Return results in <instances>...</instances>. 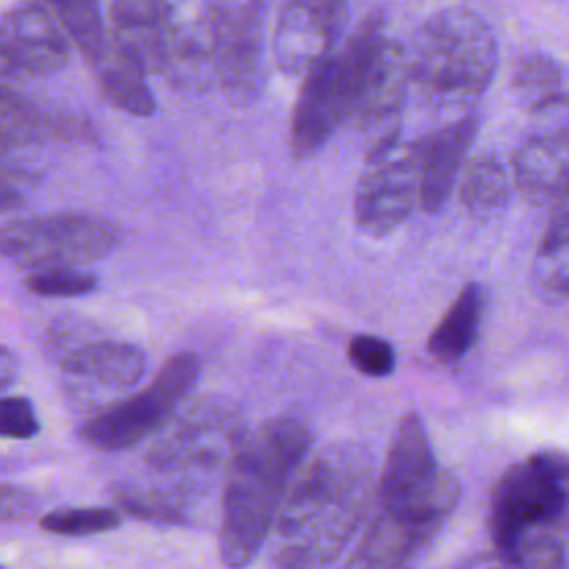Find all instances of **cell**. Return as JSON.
<instances>
[{
  "label": "cell",
  "instance_id": "1",
  "mask_svg": "<svg viewBox=\"0 0 569 569\" xmlns=\"http://www.w3.org/2000/svg\"><path fill=\"white\" fill-rule=\"evenodd\" d=\"M378 482L371 453L351 442L329 445L291 480L267 549L271 569H329L371 511Z\"/></svg>",
  "mask_w": 569,
  "mask_h": 569
},
{
  "label": "cell",
  "instance_id": "2",
  "mask_svg": "<svg viewBox=\"0 0 569 569\" xmlns=\"http://www.w3.org/2000/svg\"><path fill=\"white\" fill-rule=\"evenodd\" d=\"M311 431L296 418H269L240 438L229 465L218 536L220 560L247 567L267 545L280 502L307 460Z\"/></svg>",
  "mask_w": 569,
  "mask_h": 569
},
{
  "label": "cell",
  "instance_id": "3",
  "mask_svg": "<svg viewBox=\"0 0 569 569\" xmlns=\"http://www.w3.org/2000/svg\"><path fill=\"white\" fill-rule=\"evenodd\" d=\"M407 51L409 80L433 109H465L493 80L498 47L480 16L462 7L440 9L418 24Z\"/></svg>",
  "mask_w": 569,
  "mask_h": 569
},
{
  "label": "cell",
  "instance_id": "4",
  "mask_svg": "<svg viewBox=\"0 0 569 569\" xmlns=\"http://www.w3.org/2000/svg\"><path fill=\"white\" fill-rule=\"evenodd\" d=\"M336 53L345 80V124L367 138V149L400 138V113L411 84L405 47L369 16Z\"/></svg>",
  "mask_w": 569,
  "mask_h": 569
},
{
  "label": "cell",
  "instance_id": "5",
  "mask_svg": "<svg viewBox=\"0 0 569 569\" xmlns=\"http://www.w3.org/2000/svg\"><path fill=\"white\" fill-rule=\"evenodd\" d=\"M458 496L460 487L438 465L420 416H402L378 478V509L402 520L440 527L453 511Z\"/></svg>",
  "mask_w": 569,
  "mask_h": 569
},
{
  "label": "cell",
  "instance_id": "6",
  "mask_svg": "<svg viewBox=\"0 0 569 569\" xmlns=\"http://www.w3.org/2000/svg\"><path fill=\"white\" fill-rule=\"evenodd\" d=\"M122 240V231L107 218L91 213H42L18 218L0 227V256L36 271L49 267H80L102 260Z\"/></svg>",
  "mask_w": 569,
  "mask_h": 569
},
{
  "label": "cell",
  "instance_id": "7",
  "mask_svg": "<svg viewBox=\"0 0 569 569\" xmlns=\"http://www.w3.org/2000/svg\"><path fill=\"white\" fill-rule=\"evenodd\" d=\"M200 367V358L191 351L171 356L144 389L87 420L82 440L100 451H120L160 431L198 382Z\"/></svg>",
  "mask_w": 569,
  "mask_h": 569
},
{
  "label": "cell",
  "instance_id": "8",
  "mask_svg": "<svg viewBox=\"0 0 569 569\" xmlns=\"http://www.w3.org/2000/svg\"><path fill=\"white\" fill-rule=\"evenodd\" d=\"M569 498V458L560 453H538L518 462L498 480L489 529L502 558H516L522 533L531 525L553 520Z\"/></svg>",
  "mask_w": 569,
  "mask_h": 569
},
{
  "label": "cell",
  "instance_id": "9",
  "mask_svg": "<svg viewBox=\"0 0 569 569\" xmlns=\"http://www.w3.org/2000/svg\"><path fill=\"white\" fill-rule=\"evenodd\" d=\"M420 207L416 140L400 138L367 149L353 193L356 227L371 238L393 233Z\"/></svg>",
  "mask_w": 569,
  "mask_h": 569
},
{
  "label": "cell",
  "instance_id": "10",
  "mask_svg": "<svg viewBox=\"0 0 569 569\" xmlns=\"http://www.w3.org/2000/svg\"><path fill=\"white\" fill-rule=\"evenodd\" d=\"M224 11L222 0H162L164 73L182 91H202L216 80L213 60Z\"/></svg>",
  "mask_w": 569,
  "mask_h": 569
},
{
  "label": "cell",
  "instance_id": "11",
  "mask_svg": "<svg viewBox=\"0 0 569 569\" xmlns=\"http://www.w3.org/2000/svg\"><path fill=\"white\" fill-rule=\"evenodd\" d=\"M345 20V0H284L271 38L276 67L289 78L307 76L336 51Z\"/></svg>",
  "mask_w": 569,
  "mask_h": 569
},
{
  "label": "cell",
  "instance_id": "12",
  "mask_svg": "<svg viewBox=\"0 0 569 569\" xmlns=\"http://www.w3.org/2000/svg\"><path fill=\"white\" fill-rule=\"evenodd\" d=\"M216 82L236 107L256 102L264 84V0L227 7L213 60Z\"/></svg>",
  "mask_w": 569,
  "mask_h": 569
},
{
  "label": "cell",
  "instance_id": "13",
  "mask_svg": "<svg viewBox=\"0 0 569 569\" xmlns=\"http://www.w3.org/2000/svg\"><path fill=\"white\" fill-rule=\"evenodd\" d=\"M47 347L64 371L113 389L138 385L147 371V356L140 347L89 336L80 327H69L64 322L51 327Z\"/></svg>",
  "mask_w": 569,
  "mask_h": 569
},
{
  "label": "cell",
  "instance_id": "14",
  "mask_svg": "<svg viewBox=\"0 0 569 569\" xmlns=\"http://www.w3.org/2000/svg\"><path fill=\"white\" fill-rule=\"evenodd\" d=\"M173 425L158 442L149 460L160 469L207 467L227 456L231 460L244 431L236 427V416L218 405H191L187 413L173 416Z\"/></svg>",
  "mask_w": 569,
  "mask_h": 569
},
{
  "label": "cell",
  "instance_id": "15",
  "mask_svg": "<svg viewBox=\"0 0 569 569\" xmlns=\"http://www.w3.org/2000/svg\"><path fill=\"white\" fill-rule=\"evenodd\" d=\"M345 80L338 53L316 64L302 80L291 113V151L296 158L316 156L333 131L345 124Z\"/></svg>",
  "mask_w": 569,
  "mask_h": 569
},
{
  "label": "cell",
  "instance_id": "16",
  "mask_svg": "<svg viewBox=\"0 0 569 569\" xmlns=\"http://www.w3.org/2000/svg\"><path fill=\"white\" fill-rule=\"evenodd\" d=\"M0 51L33 78L67 64L69 40L51 11L40 0H31L0 13Z\"/></svg>",
  "mask_w": 569,
  "mask_h": 569
},
{
  "label": "cell",
  "instance_id": "17",
  "mask_svg": "<svg viewBox=\"0 0 569 569\" xmlns=\"http://www.w3.org/2000/svg\"><path fill=\"white\" fill-rule=\"evenodd\" d=\"M476 131H478V120L469 113L416 140L422 211L438 213L442 204L449 200L467 164L465 158H467V151L471 149Z\"/></svg>",
  "mask_w": 569,
  "mask_h": 569
},
{
  "label": "cell",
  "instance_id": "18",
  "mask_svg": "<svg viewBox=\"0 0 569 569\" xmlns=\"http://www.w3.org/2000/svg\"><path fill=\"white\" fill-rule=\"evenodd\" d=\"M513 187L536 207H558L569 193V124L527 138L513 153Z\"/></svg>",
  "mask_w": 569,
  "mask_h": 569
},
{
  "label": "cell",
  "instance_id": "19",
  "mask_svg": "<svg viewBox=\"0 0 569 569\" xmlns=\"http://www.w3.org/2000/svg\"><path fill=\"white\" fill-rule=\"evenodd\" d=\"M438 529V525L411 522L376 509L340 569H402Z\"/></svg>",
  "mask_w": 569,
  "mask_h": 569
},
{
  "label": "cell",
  "instance_id": "20",
  "mask_svg": "<svg viewBox=\"0 0 569 569\" xmlns=\"http://www.w3.org/2000/svg\"><path fill=\"white\" fill-rule=\"evenodd\" d=\"M107 31L147 73H164L167 38L162 0H109Z\"/></svg>",
  "mask_w": 569,
  "mask_h": 569
},
{
  "label": "cell",
  "instance_id": "21",
  "mask_svg": "<svg viewBox=\"0 0 569 569\" xmlns=\"http://www.w3.org/2000/svg\"><path fill=\"white\" fill-rule=\"evenodd\" d=\"M91 67L96 71L98 89L111 107L140 118H147L156 111V100L147 84L149 73L111 38L100 60Z\"/></svg>",
  "mask_w": 569,
  "mask_h": 569
},
{
  "label": "cell",
  "instance_id": "22",
  "mask_svg": "<svg viewBox=\"0 0 569 569\" xmlns=\"http://www.w3.org/2000/svg\"><path fill=\"white\" fill-rule=\"evenodd\" d=\"M511 191L513 176L493 153L471 158L458 180L462 209L476 220H489L502 213L511 200Z\"/></svg>",
  "mask_w": 569,
  "mask_h": 569
},
{
  "label": "cell",
  "instance_id": "23",
  "mask_svg": "<svg viewBox=\"0 0 569 569\" xmlns=\"http://www.w3.org/2000/svg\"><path fill=\"white\" fill-rule=\"evenodd\" d=\"M531 287L547 302L569 300V209H556L531 260Z\"/></svg>",
  "mask_w": 569,
  "mask_h": 569
},
{
  "label": "cell",
  "instance_id": "24",
  "mask_svg": "<svg viewBox=\"0 0 569 569\" xmlns=\"http://www.w3.org/2000/svg\"><path fill=\"white\" fill-rule=\"evenodd\" d=\"M482 316V289L476 282L465 284L440 322L433 327L427 349L438 362H456L476 342Z\"/></svg>",
  "mask_w": 569,
  "mask_h": 569
},
{
  "label": "cell",
  "instance_id": "25",
  "mask_svg": "<svg viewBox=\"0 0 569 569\" xmlns=\"http://www.w3.org/2000/svg\"><path fill=\"white\" fill-rule=\"evenodd\" d=\"M64 133H71L67 120L47 113L16 89L0 91V153H11L47 138H62Z\"/></svg>",
  "mask_w": 569,
  "mask_h": 569
},
{
  "label": "cell",
  "instance_id": "26",
  "mask_svg": "<svg viewBox=\"0 0 569 569\" xmlns=\"http://www.w3.org/2000/svg\"><path fill=\"white\" fill-rule=\"evenodd\" d=\"M511 93L516 104L529 113L556 109L567 102L562 67L545 53L522 56L511 78Z\"/></svg>",
  "mask_w": 569,
  "mask_h": 569
},
{
  "label": "cell",
  "instance_id": "27",
  "mask_svg": "<svg viewBox=\"0 0 569 569\" xmlns=\"http://www.w3.org/2000/svg\"><path fill=\"white\" fill-rule=\"evenodd\" d=\"M60 29L64 31L67 40L73 42L80 53L87 58L89 64H96L107 49L109 31L102 22L100 2L102 0H40Z\"/></svg>",
  "mask_w": 569,
  "mask_h": 569
},
{
  "label": "cell",
  "instance_id": "28",
  "mask_svg": "<svg viewBox=\"0 0 569 569\" xmlns=\"http://www.w3.org/2000/svg\"><path fill=\"white\" fill-rule=\"evenodd\" d=\"M120 525V513L109 507H67L53 509L40 518V527L58 536L104 533Z\"/></svg>",
  "mask_w": 569,
  "mask_h": 569
},
{
  "label": "cell",
  "instance_id": "29",
  "mask_svg": "<svg viewBox=\"0 0 569 569\" xmlns=\"http://www.w3.org/2000/svg\"><path fill=\"white\" fill-rule=\"evenodd\" d=\"M96 276L80 267H49L27 271L24 287L40 298H78L93 291Z\"/></svg>",
  "mask_w": 569,
  "mask_h": 569
},
{
  "label": "cell",
  "instance_id": "30",
  "mask_svg": "<svg viewBox=\"0 0 569 569\" xmlns=\"http://www.w3.org/2000/svg\"><path fill=\"white\" fill-rule=\"evenodd\" d=\"M113 502L142 520L164 522V525H178L184 522V511L169 500V496L158 493L153 489H140V487H113Z\"/></svg>",
  "mask_w": 569,
  "mask_h": 569
},
{
  "label": "cell",
  "instance_id": "31",
  "mask_svg": "<svg viewBox=\"0 0 569 569\" xmlns=\"http://www.w3.org/2000/svg\"><path fill=\"white\" fill-rule=\"evenodd\" d=\"M347 356L353 369H358L362 376H371V378H382L389 376L396 367V353L393 347L378 338V336H369V333H358L349 340L347 345Z\"/></svg>",
  "mask_w": 569,
  "mask_h": 569
},
{
  "label": "cell",
  "instance_id": "32",
  "mask_svg": "<svg viewBox=\"0 0 569 569\" xmlns=\"http://www.w3.org/2000/svg\"><path fill=\"white\" fill-rule=\"evenodd\" d=\"M40 431V420L29 398L0 396V438L27 440Z\"/></svg>",
  "mask_w": 569,
  "mask_h": 569
},
{
  "label": "cell",
  "instance_id": "33",
  "mask_svg": "<svg viewBox=\"0 0 569 569\" xmlns=\"http://www.w3.org/2000/svg\"><path fill=\"white\" fill-rule=\"evenodd\" d=\"M33 184L36 176H31L27 167L13 160L11 153H0V213L22 207L27 191Z\"/></svg>",
  "mask_w": 569,
  "mask_h": 569
},
{
  "label": "cell",
  "instance_id": "34",
  "mask_svg": "<svg viewBox=\"0 0 569 569\" xmlns=\"http://www.w3.org/2000/svg\"><path fill=\"white\" fill-rule=\"evenodd\" d=\"M38 511V498L33 491L20 485L0 482V522L27 520Z\"/></svg>",
  "mask_w": 569,
  "mask_h": 569
},
{
  "label": "cell",
  "instance_id": "35",
  "mask_svg": "<svg viewBox=\"0 0 569 569\" xmlns=\"http://www.w3.org/2000/svg\"><path fill=\"white\" fill-rule=\"evenodd\" d=\"M29 76L16 64L11 62L2 51H0V91L4 89H18V84L22 80H27Z\"/></svg>",
  "mask_w": 569,
  "mask_h": 569
},
{
  "label": "cell",
  "instance_id": "36",
  "mask_svg": "<svg viewBox=\"0 0 569 569\" xmlns=\"http://www.w3.org/2000/svg\"><path fill=\"white\" fill-rule=\"evenodd\" d=\"M18 358L7 347H0V393L18 380Z\"/></svg>",
  "mask_w": 569,
  "mask_h": 569
},
{
  "label": "cell",
  "instance_id": "37",
  "mask_svg": "<svg viewBox=\"0 0 569 569\" xmlns=\"http://www.w3.org/2000/svg\"><path fill=\"white\" fill-rule=\"evenodd\" d=\"M556 209H569V193H567V198H565ZM556 209H553V211H556Z\"/></svg>",
  "mask_w": 569,
  "mask_h": 569
},
{
  "label": "cell",
  "instance_id": "38",
  "mask_svg": "<svg viewBox=\"0 0 569 569\" xmlns=\"http://www.w3.org/2000/svg\"><path fill=\"white\" fill-rule=\"evenodd\" d=\"M0 569H2V567H0Z\"/></svg>",
  "mask_w": 569,
  "mask_h": 569
}]
</instances>
